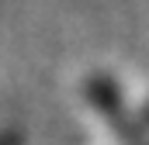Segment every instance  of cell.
<instances>
[{
	"mask_svg": "<svg viewBox=\"0 0 149 145\" xmlns=\"http://www.w3.org/2000/svg\"><path fill=\"white\" fill-rule=\"evenodd\" d=\"M87 100H90V107L108 121V128H111L118 138L146 142L149 131H146V124H142V117H135V114L128 110L125 93H121V86L114 83L111 76H104V72L90 76V79H87Z\"/></svg>",
	"mask_w": 149,
	"mask_h": 145,
	"instance_id": "6da1fadb",
	"label": "cell"
},
{
	"mask_svg": "<svg viewBox=\"0 0 149 145\" xmlns=\"http://www.w3.org/2000/svg\"><path fill=\"white\" fill-rule=\"evenodd\" d=\"M142 124H146V131H149V100H146V107H142Z\"/></svg>",
	"mask_w": 149,
	"mask_h": 145,
	"instance_id": "7a4b0ae2",
	"label": "cell"
}]
</instances>
